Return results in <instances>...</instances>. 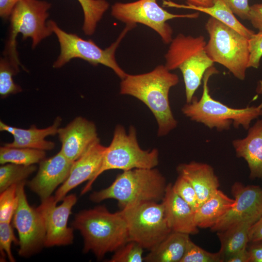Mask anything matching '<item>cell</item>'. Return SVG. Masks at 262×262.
Masks as SVG:
<instances>
[{
  "mask_svg": "<svg viewBox=\"0 0 262 262\" xmlns=\"http://www.w3.org/2000/svg\"><path fill=\"white\" fill-rule=\"evenodd\" d=\"M83 13L82 30L85 34L91 35L95 33L98 22L109 9L106 0H78Z\"/></svg>",
  "mask_w": 262,
  "mask_h": 262,
  "instance_id": "4316f807",
  "label": "cell"
},
{
  "mask_svg": "<svg viewBox=\"0 0 262 262\" xmlns=\"http://www.w3.org/2000/svg\"><path fill=\"white\" fill-rule=\"evenodd\" d=\"M167 224L172 231L190 234L198 233L195 212L190 206L173 190L172 184L167 185L162 201Z\"/></svg>",
  "mask_w": 262,
  "mask_h": 262,
  "instance_id": "d6986e66",
  "label": "cell"
},
{
  "mask_svg": "<svg viewBox=\"0 0 262 262\" xmlns=\"http://www.w3.org/2000/svg\"><path fill=\"white\" fill-rule=\"evenodd\" d=\"M106 148L99 139L73 162L67 178L54 196L57 203L62 201L72 189L94 177L100 166Z\"/></svg>",
  "mask_w": 262,
  "mask_h": 262,
  "instance_id": "e0dca14e",
  "label": "cell"
},
{
  "mask_svg": "<svg viewBox=\"0 0 262 262\" xmlns=\"http://www.w3.org/2000/svg\"><path fill=\"white\" fill-rule=\"evenodd\" d=\"M167 185L157 169L135 168L123 171L109 186L94 192L89 198L96 203L115 199L122 209L136 203L162 201Z\"/></svg>",
  "mask_w": 262,
  "mask_h": 262,
  "instance_id": "277c9868",
  "label": "cell"
},
{
  "mask_svg": "<svg viewBox=\"0 0 262 262\" xmlns=\"http://www.w3.org/2000/svg\"><path fill=\"white\" fill-rule=\"evenodd\" d=\"M227 262H249V255L247 248H245L229 258Z\"/></svg>",
  "mask_w": 262,
  "mask_h": 262,
  "instance_id": "60d3db41",
  "label": "cell"
},
{
  "mask_svg": "<svg viewBox=\"0 0 262 262\" xmlns=\"http://www.w3.org/2000/svg\"><path fill=\"white\" fill-rule=\"evenodd\" d=\"M111 15L126 25L135 27L139 23L147 26L159 35L164 43L169 44L173 31L167 21L178 18H196L199 14H173L160 6L157 0H138L115 2L112 6Z\"/></svg>",
  "mask_w": 262,
  "mask_h": 262,
  "instance_id": "8fae6325",
  "label": "cell"
},
{
  "mask_svg": "<svg viewBox=\"0 0 262 262\" xmlns=\"http://www.w3.org/2000/svg\"><path fill=\"white\" fill-rule=\"evenodd\" d=\"M218 72L213 66L207 70L202 79L203 91L200 98L197 99L194 96L190 103L182 106L181 112L191 120L218 131L229 130L231 125L236 129L242 127L247 130L253 120L262 116V109L258 106L232 108L213 98L208 82L211 77Z\"/></svg>",
  "mask_w": 262,
  "mask_h": 262,
  "instance_id": "3957f363",
  "label": "cell"
},
{
  "mask_svg": "<svg viewBox=\"0 0 262 262\" xmlns=\"http://www.w3.org/2000/svg\"><path fill=\"white\" fill-rule=\"evenodd\" d=\"M190 239L188 234L172 231L144 257V261L180 262Z\"/></svg>",
  "mask_w": 262,
  "mask_h": 262,
  "instance_id": "cb8c5ba5",
  "label": "cell"
},
{
  "mask_svg": "<svg viewBox=\"0 0 262 262\" xmlns=\"http://www.w3.org/2000/svg\"><path fill=\"white\" fill-rule=\"evenodd\" d=\"M232 13L243 20H248L250 5L248 0H223Z\"/></svg>",
  "mask_w": 262,
  "mask_h": 262,
  "instance_id": "d590c367",
  "label": "cell"
},
{
  "mask_svg": "<svg viewBox=\"0 0 262 262\" xmlns=\"http://www.w3.org/2000/svg\"><path fill=\"white\" fill-rule=\"evenodd\" d=\"M57 134L62 144L60 151L73 162L99 139L95 123L82 116H77L65 127L59 128Z\"/></svg>",
  "mask_w": 262,
  "mask_h": 262,
  "instance_id": "9a60e30c",
  "label": "cell"
},
{
  "mask_svg": "<svg viewBox=\"0 0 262 262\" xmlns=\"http://www.w3.org/2000/svg\"><path fill=\"white\" fill-rule=\"evenodd\" d=\"M186 4L197 7H209L213 3L214 0H185Z\"/></svg>",
  "mask_w": 262,
  "mask_h": 262,
  "instance_id": "b9f144b4",
  "label": "cell"
},
{
  "mask_svg": "<svg viewBox=\"0 0 262 262\" xmlns=\"http://www.w3.org/2000/svg\"><path fill=\"white\" fill-rule=\"evenodd\" d=\"M248 68H258L262 57V31L254 33L248 39Z\"/></svg>",
  "mask_w": 262,
  "mask_h": 262,
  "instance_id": "e575fe53",
  "label": "cell"
},
{
  "mask_svg": "<svg viewBox=\"0 0 262 262\" xmlns=\"http://www.w3.org/2000/svg\"><path fill=\"white\" fill-rule=\"evenodd\" d=\"M36 170L34 164L25 165L12 163L2 164L0 167V192L13 184L26 182V180Z\"/></svg>",
  "mask_w": 262,
  "mask_h": 262,
  "instance_id": "83f0119b",
  "label": "cell"
},
{
  "mask_svg": "<svg viewBox=\"0 0 262 262\" xmlns=\"http://www.w3.org/2000/svg\"><path fill=\"white\" fill-rule=\"evenodd\" d=\"M62 119L58 116L53 124L46 128L38 129L34 125L28 129L16 128L0 121V131H6L13 136V141L3 145L13 147L29 148L51 150L55 147L54 142L46 140L48 136H53L58 133Z\"/></svg>",
  "mask_w": 262,
  "mask_h": 262,
  "instance_id": "ac0fdd59",
  "label": "cell"
},
{
  "mask_svg": "<svg viewBox=\"0 0 262 262\" xmlns=\"http://www.w3.org/2000/svg\"><path fill=\"white\" fill-rule=\"evenodd\" d=\"M163 3L167 7L194 10L207 14L248 39L255 33L253 31L246 28L239 21L223 0H214L213 4L209 7L180 4L166 0H164Z\"/></svg>",
  "mask_w": 262,
  "mask_h": 262,
  "instance_id": "d4e9b609",
  "label": "cell"
},
{
  "mask_svg": "<svg viewBox=\"0 0 262 262\" xmlns=\"http://www.w3.org/2000/svg\"><path fill=\"white\" fill-rule=\"evenodd\" d=\"M36 208L41 214L45 226V246H67L72 244L73 229L68 227L67 222L73 207L76 203L75 195L66 196L62 203L57 205L54 196L41 200Z\"/></svg>",
  "mask_w": 262,
  "mask_h": 262,
  "instance_id": "4fadbf2b",
  "label": "cell"
},
{
  "mask_svg": "<svg viewBox=\"0 0 262 262\" xmlns=\"http://www.w3.org/2000/svg\"><path fill=\"white\" fill-rule=\"evenodd\" d=\"M205 28L209 35L205 50L209 58L236 78L245 80L249 59L248 38L211 16Z\"/></svg>",
  "mask_w": 262,
  "mask_h": 262,
  "instance_id": "52a82bcc",
  "label": "cell"
},
{
  "mask_svg": "<svg viewBox=\"0 0 262 262\" xmlns=\"http://www.w3.org/2000/svg\"><path fill=\"white\" fill-rule=\"evenodd\" d=\"M219 252H208L195 244L190 239L180 262H223Z\"/></svg>",
  "mask_w": 262,
  "mask_h": 262,
  "instance_id": "4dcf8cb0",
  "label": "cell"
},
{
  "mask_svg": "<svg viewBox=\"0 0 262 262\" xmlns=\"http://www.w3.org/2000/svg\"><path fill=\"white\" fill-rule=\"evenodd\" d=\"M143 250L137 243L129 241L115 251L108 262H142L144 261Z\"/></svg>",
  "mask_w": 262,
  "mask_h": 262,
  "instance_id": "1f68e13d",
  "label": "cell"
},
{
  "mask_svg": "<svg viewBox=\"0 0 262 262\" xmlns=\"http://www.w3.org/2000/svg\"><path fill=\"white\" fill-rule=\"evenodd\" d=\"M20 0H0V15L3 19L10 17L15 5Z\"/></svg>",
  "mask_w": 262,
  "mask_h": 262,
  "instance_id": "ab89813d",
  "label": "cell"
},
{
  "mask_svg": "<svg viewBox=\"0 0 262 262\" xmlns=\"http://www.w3.org/2000/svg\"><path fill=\"white\" fill-rule=\"evenodd\" d=\"M46 158V151L5 146L0 147V163L30 165L39 163Z\"/></svg>",
  "mask_w": 262,
  "mask_h": 262,
  "instance_id": "484cf974",
  "label": "cell"
},
{
  "mask_svg": "<svg viewBox=\"0 0 262 262\" xmlns=\"http://www.w3.org/2000/svg\"><path fill=\"white\" fill-rule=\"evenodd\" d=\"M248 239L249 242L262 241V215L251 227Z\"/></svg>",
  "mask_w": 262,
  "mask_h": 262,
  "instance_id": "f35d334b",
  "label": "cell"
},
{
  "mask_svg": "<svg viewBox=\"0 0 262 262\" xmlns=\"http://www.w3.org/2000/svg\"><path fill=\"white\" fill-rule=\"evenodd\" d=\"M232 144L236 155L246 162L249 178L262 180V119H257L246 136L234 139Z\"/></svg>",
  "mask_w": 262,
  "mask_h": 262,
  "instance_id": "ffe728a7",
  "label": "cell"
},
{
  "mask_svg": "<svg viewBox=\"0 0 262 262\" xmlns=\"http://www.w3.org/2000/svg\"><path fill=\"white\" fill-rule=\"evenodd\" d=\"M159 156L156 148L145 150L140 147L134 126H130L127 132L122 125L118 124L115 128L110 144L106 147L98 170L82 189L81 195L88 192L98 177L105 171L155 168L159 164Z\"/></svg>",
  "mask_w": 262,
  "mask_h": 262,
  "instance_id": "8992f818",
  "label": "cell"
},
{
  "mask_svg": "<svg viewBox=\"0 0 262 262\" xmlns=\"http://www.w3.org/2000/svg\"><path fill=\"white\" fill-rule=\"evenodd\" d=\"M51 5L46 1L20 0L15 5L10 17V31L4 53L11 64L19 68L20 65L16 48V37L22 34L23 39L31 38L32 48L53 33L46 22Z\"/></svg>",
  "mask_w": 262,
  "mask_h": 262,
  "instance_id": "9c48e42d",
  "label": "cell"
},
{
  "mask_svg": "<svg viewBox=\"0 0 262 262\" xmlns=\"http://www.w3.org/2000/svg\"><path fill=\"white\" fill-rule=\"evenodd\" d=\"M47 24L56 34L60 46V53L53 63L54 68L62 67L72 59L80 58L94 66L100 64L109 67L121 80L128 74L117 63L115 52L127 33L135 27L126 25L116 40L103 49L92 40L83 39L76 34L66 32L53 20L48 21Z\"/></svg>",
  "mask_w": 262,
  "mask_h": 262,
  "instance_id": "ba28073f",
  "label": "cell"
},
{
  "mask_svg": "<svg viewBox=\"0 0 262 262\" xmlns=\"http://www.w3.org/2000/svg\"><path fill=\"white\" fill-rule=\"evenodd\" d=\"M126 221L129 241L150 250L172 230L169 227L162 202L145 201L120 210Z\"/></svg>",
  "mask_w": 262,
  "mask_h": 262,
  "instance_id": "30bf717a",
  "label": "cell"
},
{
  "mask_svg": "<svg viewBox=\"0 0 262 262\" xmlns=\"http://www.w3.org/2000/svg\"><path fill=\"white\" fill-rule=\"evenodd\" d=\"M17 184H15L0 193V222H11L18 204Z\"/></svg>",
  "mask_w": 262,
  "mask_h": 262,
  "instance_id": "f546056e",
  "label": "cell"
},
{
  "mask_svg": "<svg viewBox=\"0 0 262 262\" xmlns=\"http://www.w3.org/2000/svg\"><path fill=\"white\" fill-rule=\"evenodd\" d=\"M179 81L176 74L160 65L147 73L128 74L121 80L119 93L134 97L148 108L157 123L158 136L162 137L178 125L170 107L169 94Z\"/></svg>",
  "mask_w": 262,
  "mask_h": 262,
  "instance_id": "6da1fadb",
  "label": "cell"
},
{
  "mask_svg": "<svg viewBox=\"0 0 262 262\" xmlns=\"http://www.w3.org/2000/svg\"><path fill=\"white\" fill-rule=\"evenodd\" d=\"M12 243L16 245L19 246V240L14 234L12 226L10 222H0V252L2 260H4L7 257L10 262H15L11 251Z\"/></svg>",
  "mask_w": 262,
  "mask_h": 262,
  "instance_id": "d6a6232c",
  "label": "cell"
},
{
  "mask_svg": "<svg viewBox=\"0 0 262 262\" xmlns=\"http://www.w3.org/2000/svg\"><path fill=\"white\" fill-rule=\"evenodd\" d=\"M206 43L203 35L180 33L169 43L164 55L166 67L170 71L179 69L182 73L186 103L191 102L205 72L214 64L206 53Z\"/></svg>",
  "mask_w": 262,
  "mask_h": 262,
  "instance_id": "5b68a950",
  "label": "cell"
},
{
  "mask_svg": "<svg viewBox=\"0 0 262 262\" xmlns=\"http://www.w3.org/2000/svg\"><path fill=\"white\" fill-rule=\"evenodd\" d=\"M235 205L211 228L213 231L224 230L242 221L262 215V188L245 186L239 182L231 187Z\"/></svg>",
  "mask_w": 262,
  "mask_h": 262,
  "instance_id": "5bb4252c",
  "label": "cell"
},
{
  "mask_svg": "<svg viewBox=\"0 0 262 262\" xmlns=\"http://www.w3.org/2000/svg\"><path fill=\"white\" fill-rule=\"evenodd\" d=\"M19 72L10 62L7 57L0 61V95L4 98L10 95L22 91L21 87L15 83L13 77Z\"/></svg>",
  "mask_w": 262,
  "mask_h": 262,
  "instance_id": "f1b7e54d",
  "label": "cell"
},
{
  "mask_svg": "<svg viewBox=\"0 0 262 262\" xmlns=\"http://www.w3.org/2000/svg\"><path fill=\"white\" fill-rule=\"evenodd\" d=\"M73 163L60 151L50 158H45L39 163L37 174L27 182L28 186L41 200L51 196L56 188L67 178Z\"/></svg>",
  "mask_w": 262,
  "mask_h": 262,
  "instance_id": "2e32d148",
  "label": "cell"
},
{
  "mask_svg": "<svg viewBox=\"0 0 262 262\" xmlns=\"http://www.w3.org/2000/svg\"><path fill=\"white\" fill-rule=\"evenodd\" d=\"M231 198L217 190L201 204L195 212V220L198 228H211L235 205Z\"/></svg>",
  "mask_w": 262,
  "mask_h": 262,
  "instance_id": "603a6c76",
  "label": "cell"
},
{
  "mask_svg": "<svg viewBox=\"0 0 262 262\" xmlns=\"http://www.w3.org/2000/svg\"><path fill=\"white\" fill-rule=\"evenodd\" d=\"M25 183L17 184L18 204L13 225L18 234V254L20 257H29L45 246L46 229L41 214L28 203L24 190Z\"/></svg>",
  "mask_w": 262,
  "mask_h": 262,
  "instance_id": "7c38bea8",
  "label": "cell"
},
{
  "mask_svg": "<svg viewBox=\"0 0 262 262\" xmlns=\"http://www.w3.org/2000/svg\"><path fill=\"white\" fill-rule=\"evenodd\" d=\"M172 188L175 192L186 202L195 212L200 206L196 193L185 178L178 175Z\"/></svg>",
  "mask_w": 262,
  "mask_h": 262,
  "instance_id": "836d02e7",
  "label": "cell"
},
{
  "mask_svg": "<svg viewBox=\"0 0 262 262\" xmlns=\"http://www.w3.org/2000/svg\"><path fill=\"white\" fill-rule=\"evenodd\" d=\"M259 218L255 217L247 219L224 230L217 232L221 246L218 252L223 262H226L232 255L247 247L249 242V229Z\"/></svg>",
  "mask_w": 262,
  "mask_h": 262,
  "instance_id": "7402d4cb",
  "label": "cell"
},
{
  "mask_svg": "<svg viewBox=\"0 0 262 262\" xmlns=\"http://www.w3.org/2000/svg\"><path fill=\"white\" fill-rule=\"evenodd\" d=\"M256 92L257 94L262 95V80H260L258 83L256 88ZM258 106L262 109V101Z\"/></svg>",
  "mask_w": 262,
  "mask_h": 262,
  "instance_id": "7bdbcfd3",
  "label": "cell"
},
{
  "mask_svg": "<svg viewBox=\"0 0 262 262\" xmlns=\"http://www.w3.org/2000/svg\"><path fill=\"white\" fill-rule=\"evenodd\" d=\"M71 226L82 236L83 252H91L98 259L129 241L127 224L121 211L111 213L104 206L80 211Z\"/></svg>",
  "mask_w": 262,
  "mask_h": 262,
  "instance_id": "7a4b0ae2",
  "label": "cell"
},
{
  "mask_svg": "<svg viewBox=\"0 0 262 262\" xmlns=\"http://www.w3.org/2000/svg\"><path fill=\"white\" fill-rule=\"evenodd\" d=\"M251 243V245L247 248L249 262H262V241Z\"/></svg>",
  "mask_w": 262,
  "mask_h": 262,
  "instance_id": "74e56055",
  "label": "cell"
},
{
  "mask_svg": "<svg viewBox=\"0 0 262 262\" xmlns=\"http://www.w3.org/2000/svg\"><path fill=\"white\" fill-rule=\"evenodd\" d=\"M176 170L179 175L185 178L191 184L200 205L218 190V179L213 167L208 164L192 161L180 164Z\"/></svg>",
  "mask_w": 262,
  "mask_h": 262,
  "instance_id": "44dd1931",
  "label": "cell"
},
{
  "mask_svg": "<svg viewBox=\"0 0 262 262\" xmlns=\"http://www.w3.org/2000/svg\"><path fill=\"white\" fill-rule=\"evenodd\" d=\"M248 20L254 28L259 31H262V3L250 5Z\"/></svg>",
  "mask_w": 262,
  "mask_h": 262,
  "instance_id": "8d00e7d4",
  "label": "cell"
}]
</instances>
